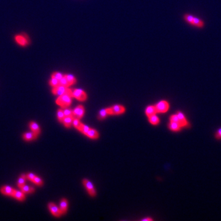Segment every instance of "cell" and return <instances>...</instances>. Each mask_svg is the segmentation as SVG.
Returning <instances> with one entry per match:
<instances>
[{"instance_id":"cell-1","label":"cell","mask_w":221,"mask_h":221,"mask_svg":"<svg viewBox=\"0 0 221 221\" xmlns=\"http://www.w3.org/2000/svg\"><path fill=\"white\" fill-rule=\"evenodd\" d=\"M72 91L71 92H68V93L64 94L60 96L57 99L56 103L57 105L62 107L63 108H68L70 106L71 102H72Z\"/></svg>"},{"instance_id":"cell-2","label":"cell","mask_w":221,"mask_h":221,"mask_svg":"<svg viewBox=\"0 0 221 221\" xmlns=\"http://www.w3.org/2000/svg\"><path fill=\"white\" fill-rule=\"evenodd\" d=\"M72 97L79 101H85L87 97L86 92L80 89H76L72 91Z\"/></svg>"},{"instance_id":"cell-3","label":"cell","mask_w":221,"mask_h":221,"mask_svg":"<svg viewBox=\"0 0 221 221\" xmlns=\"http://www.w3.org/2000/svg\"><path fill=\"white\" fill-rule=\"evenodd\" d=\"M157 112L159 113H164L167 111L169 109V104L166 101H161L155 106Z\"/></svg>"},{"instance_id":"cell-4","label":"cell","mask_w":221,"mask_h":221,"mask_svg":"<svg viewBox=\"0 0 221 221\" xmlns=\"http://www.w3.org/2000/svg\"><path fill=\"white\" fill-rule=\"evenodd\" d=\"M72 90L68 89V87H64L61 85H59L57 87H53L52 89V93L55 95H57L59 96H60L64 94L68 93V92H71Z\"/></svg>"},{"instance_id":"cell-5","label":"cell","mask_w":221,"mask_h":221,"mask_svg":"<svg viewBox=\"0 0 221 221\" xmlns=\"http://www.w3.org/2000/svg\"><path fill=\"white\" fill-rule=\"evenodd\" d=\"M29 37L26 34H19L16 35L15 37V40L16 42L22 46H26L29 44Z\"/></svg>"},{"instance_id":"cell-6","label":"cell","mask_w":221,"mask_h":221,"mask_svg":"<svg viewBox=\"0 0 221 221\" xmlns=\"http://www.w3.org/2000/svg\"><path fill=\"white\" fill-rule=\"evenodd\" d=\"M109 109V114L110 115H118L122 114L125 112V108L122 105H116Z\"/></svg>"},{"instance_id":"cell-7","label":"cell","mask_w":221,"mask_h":221,"mask_svg":"<svg viewBox=\"0 0 221 221\" xmlns=\"http://www.w3.org/2000/svg\"><path fill=\"white\" fill-rule=\"evenodd\" d=\"M83 184H84V186H86L87 190H88L89 194L94 197L96 195V191H95V189L94 188V186L93 185V184H92L89 180L88 179H84L83 180Z\"/></svg>"},{"instance_id":"cell-8","label":"cell","mask_w":221,"mask_h":221,"mask_svg":"<svg viewBox=\"0 0 221 221\" xmlns=\"http://www.w3.org/2000/svg\"><path fill=\"white\" fill-rule=\"evenodd\" d=\"M84 108L82 105L78 106L75 109L72 110V116L74 118L80 119L84 116Z\"/></svg>"},{"instance_id":"cell-9","label":"cell","mask_w":221,"mask_h":221,"mask_svg":"<svg viewBox=\"0 0 221 221\" xmlns=\"http://www.w3.org/2000/svg\"><path fill=\"white\" fill-rule=\"evenodd\" d=\"M49 208L53 215L56 217H59L61 214L60 208L55 205L53 203H50L48 205Z\"/></svg>"},{"instance_id":"cell-10","label":"cell","mask_w":221,"mask_h":221,"mask_svg":"<svg viewBox=\"0 0 221 221\" xmlns=\"http://www.w3.org/2000/svg\"><path fill=\"white\" fill-rule=\"evenodd\" d=\"M14 191H15V190L13 188H12L11 187H9V186H3L1 189V192L2 193H3V194H4V195H9V196H10V195L12 196Z\"/></svg>"},{"instance_id":"cell-11","label":"cell","mask_w":221,"mask_h":221,"mask_svg":"<svg viewBox=\"0 0 221 221\" xmlns=\"http://www.w3.org/2000/svg\"><path fill=\"white\" fill-rule=\"evenodd\" d=\"M38 136V135L36 134L34 132H28L23 135V138L25 141H31L36 139Z\"/></svg>"},{"instance_id":"cell-12","label":"cell","mask_w":221,"mask_h":221,"mask_svg":"<svg viewBox=\"0 0 221 221\" xmlns=\"http://www.w3.org/2000/svg\"><path fill=\"white\" fill-rule=\"evenodd\" d=\"M68 203L66 199L63 198L61 200L60 203V209L61 214H64L66 213L68 209Z\"/></svg>"},{"instance_id":"cell-13","label":"cell","mask_w":221,"mask_h":221,"mask_svg":"<svg viewBox=\"0 0 221 221\" xmlns=\"http://www.w3.org/2000/svg\"><path fill=\"white\" fill-rule=\"evenodd\" d=\"M177 115L179 119V121H180V125L181 126V127H186L188 125V122L187 121V120L186 119V117H185V116L184 115V114L181 112H178L177 113Z\"/></svg>"},{"instance_id":"cell-14","label":"cell","mask_w":221,"mask_h":221,"mask_svg":"<svg viewBox=\"0 0 221 221\" xmlns=\"http://www.w3.org/2000/svg\"><path fill=\"white\" fill-rule=\"evenodd\" d=\"M86 135L91 139H97V138L98 137V133L97 130H95V129H92L90 128L88 130V132L86 133Z\"/></svg>"},{"instance_id":"cell-15","label":"cell","mask_w":221,"mask_h":221,"mask_svg":"<svg viewBox=\"0 0 221 221\" xmlns=\"http://www.w3.org/2000/svg\"><path fill=\"white\" fill-rule=\"evenodd\" d=\"M73 116H65L64 117L63 120V123L64 124V126H65L66 127H70L71 124H72V121H73Z\"/></svg>"},{"instance_id":"cell-16","label":"cell","mask_w":221,"mask_h":221,"mask_svg":"<svg viewBox=\"0 0 221 221\" xmlns=\"http://www.w3.org/2000/svg\"><path fill=\"white\" fill-rule=\"evenodd\" d=\"M156 113H157V112L155 106H149L147 107V108L146 109V114L147 115V116L149 117L152 115L155 114Z\"/></svg>"},{"instance_id":"cell-17","label":"cell","mask_w":221,"mask_h":221,"mask_svg":"<svg viewBox=\"0 0 221 221\" xmlns=\"http://www.w3.org/2000/svg\"><path fill=\"white\" fill-rule=\"evenodd\" d=\"M12 197H14V198H15L16 199L20 201H23L25 198V195L23 192H20V191L15 190L13 193Z\"/></svg>"},{"instance_id":"cell-18","label":"cell","mask_w":221,"mask_h":221,"mask_svg":"<svg viewBox=\"0 0 221 221\" xmlns=\"http://www.w3.org/2000/svg\"><path fill=\"white\" fill-rule=\"evenodd\" d=\"M168 127L170 130L174 132H177V131L180 130V129L181 128V126L177 122H171V121L168 125Z\"/></svg>"},{"instance_id":"cell-19","label":"cell","mask_w":221,"mask_h":221,"mask_svg":"<svg viewBox=\"0 0 221 221\" xmlns=\"http://www.w3.org/2000/svg\"><path fill=\"white\" fill-rule=\"evenodd\" d=\"M29 126L30 127V128L31 129L32 132H34L37 135H39L40 133V127L39 125L37 124L36 122H31L29 124Z\"/></svg>"},{"instance_id":"cell-20","label":"cell","mask_w":221,"mask_h":221,"mask_svg":"<svg viewBox=\"0 0 221 221\" xmlns=\"http://www.w3.org/2000/svg\"><path fill=\"white\" fill-rule=\"evenodd\" d=\"M108 115H109V109L106 108V109H101L100 110L98 117L100 119H105Z\"/></svg>"},{"instance_id":"cell-21","label":"cell","mask_w":221,"mask_h":221,"mask_svg":"<svg viewBox=\"0 0 221 221\" xmlns=\"http://www.w3.org/2000/svg\"><path fill=\"white\" fill-rule=\"evenodd\" d=\"M149 121L150 123L152 124V125H157L160 122L159 118L155 114H154V115H152V116H149Z\"/></svg>"},{"instance_id":"cell-22","label":"cell","mask_w":221,"mask_h":221,"mask_svg":"<svg viewBox=\"0 0 221 221\" xmlns=\"http://www.w3.org/2000/svg\"><path fill=\"white\" fill-rule=\"evenodd\" d=\"M193 25H195L197 27L201 28V27L203 26L204 23H203V22L201 20L199 19V18H196V17H194V18H193Z\"/></svg>"},{"instance_id":"cell-23","label":"cell","mask_w":221,"mask_h":221,"mask_svg":"<svg viewBox=\"0 0 221 221\" xmlns=\"http://www.w3.org/2000/svg\"><path fill=\"white\" fill-rule=\"evenodd\" d=\"M64 76H65V78L68 80L70 86L74 84H75V83L76 82V79L75 77L73 75H64Z\"/></svg>"},{"instance_id":"cell-24","label":"cell","mask_w":221,"mask_h":221,"mask_svg":"<svg viewBox=\"0 0 221 221\" xmlns=\"http://www.w3.org/2000/svg\"><path fill=\"white\" fill-rule=\"evenodd\" d=\"M26 176H25V174H22L21 175L20 178L18 179V183H17V185H18V187H19L20 188H21L23 185H25V179H26Z\"/></svg>"},{"instance_id":"cell-25","label":"cell","mask_w":221,"mask_h":221,"mask_svg":"<svg viewBox=\"0 0 221 221\" xmlns=\"http://www.w3.org/2000/svg\"><path fill=\"white\" fill-rule=\"evenodd\" d=\"M20 189H21L22 192H23V193H32L34 191V189L33 187L25 186V185H23Z\"/></svg>"},{"instance_id":"cell-26","label":"cell","mask_w":221,"mask_h":221,"mask_svg":"<svg viewBox=\"0 0 221 221\" xmlns=\"http://www.w3.org/2000/svg\"><path fill=\"white\" fill-rule=\"evenodd\" d=\"M59 84L61 86L67 87H68L70 86L68 80L67 79L65 76H64V75L63 76V77L60 80H59Z\"/></svg>"},{"instance_id":"cell-27","label":"cell","mask_w":221,"mask_h":221,"mask_svg":"<svg viewBox=\"0 0 221 221\" xmlns=\"http://www.w3.org/2000/svg\"><path fill=\"white\" fill-rule=\"evenodd\" d=\"M49 84L53 87H57V86H58L60 85V84H59V80H58L57 79L53 77H52L51 78V79H50V80L49 82Z\"/></svg>"},{"instance_id":"cell-28","label":"cell","mask_w":221,"mask_h":221,"mask_svg":"<svg viewBox=\"0 0 221 221\" xmlns=\"http://www.w3.org/2000/svg\"><path fill=\"white\" fill-rule=\"evenodd\" d=\"M72 124L75 128H76L78 130H79V128L82 125V123L80 122L79 119L77 118H74L73 121H72Z\"/></svg>"},{"instance_id":"cell-29","label":"cell","mask_w":221,"mask_h":221,"mask_svg":"<svg viewBox=\"0 0 221 221\" xmlns=\"http://www.w3.org/2000/svg\"><path fill=\"white\" fill-rule=\"evenodd\" d=\"M65 117L64 116V113H63V109H60L58 110L57 111V117L59 120V121H60L61 122H63V120L64 119V117Z\"/></svg>"},{"instance_id":"cell-30","label":"cell","mask_w":221,"mask_h":221,"mask_svg":"<svg viewBox=\"0 0 221 221\" xmlns=\"http://www.w3.org/2000/svg\"><path fill=\"white\" fill-rule=\"evenodd\" d=\"M90 128L87 125H84V124H82V125H81V126H80V128H79V130H80L82 133H84V134L86 135V133L88 132V130H89Z\"/></svg>"},{"instance_id":"cell-31","label":"cell","mask_w":221,"mask_h":221,"mask_svg":"<svg viewBox=\"0 0 221 221\" xmlns=\"http://www.w3.org/2000/svg\"><path fill=\"white\" fill-rule=\"evenodd\" d=\"M193 18H194V17H193L192 15H189V14H186L184 15V19H185L188 23H189L191 25H193Z\"/></svg>"},{"instance_id":"cell-32","label":"cell","mask_w":221,"mask_h":221,"mask_svg":"<svg viewBox=\"0 0 221 221\" xmlns=\"http://www.w3.org/2000/svg\"><path fill=\"white\" fill-rule=\"evenodd\" d=\"M32 182H33L34 183H35L36 184H37V185H38V186H42V184H43V182H42V179L36 176L34 177V178L33 179Z\"/></svg>"},{"instance_id":"cell-33","label":"cell","mask_w":221,"mask_h":221,"mask_svg":"<svg viewBox=\"0 0 221 221\" xmlns=\"http://www.w3.org/2000/svg\"><path fill=\"white\" fill-rule=\"evenodd\" d=\"M170 121L171 122H177L178 124H180V121H179V119L178 116L177 114H174V115H172L171 117H170Z\"/></svg>"},{"instance_id":"cell-34","label":"cell","mask_w":221,"mask_h":221,"mask_svg":"<svg viewBox=\"0 0 221 221\" xmlns=\"http://www.w3.org/2000/svg\"><path fill=\"white\" fill-rule=\"evenodd\" d=\"M63 113L64 114V116H72V110L70 109H68L67 108H65L64 109H63Z\"/></svg>"},{"instance_id":"cell-35","label":"cell","mask_w":221,"mask_h":221,"mask_svg":"<svg viewBox=\"0 0 221 221\" xmlns=\"http://www.w3.org/2000/svg\"><path fill=\"white\" fill-rule=\"evenodd\" d=\"M52 77L56 78L58 80H60L63 77V75H62L61 73H60L59 72H55L52 75Z\"/></svg>"},{"instance_id":"cell-36","label":"cell","mask_w":221,"mask_h":221,"mask_svg":"<svg viewBox=\"0 0 221 221\" xmlns=\"http://www.w3.org/2000/svg\"><path fill=\"white\" fill-rule=\"evenodd\" d=\"M35 176H35V175H34L33 173H29V174H28L26 175V178H27L28 179H29V180L31 181L33 180V179L34 178Z\"/></svg>"},{"instance_id":"cell-37","label":"cell","mask_w":221,"mask_h":221,"mask_svg":"<svg viewBox=\"0 0 221 221\" xmlns=\"http://www.w3.org/2000/svg\"><path fill=\"white\" fill-rule=\"evenodd\" d=\"M216 138L217 139H221V128L217 130L216 133Z\"/></svg>"},{"instance_id":"cell-38","label":"cell","mask_w":221,"mask_h":221,"mask_svg":"<svg viewBox=\"0 0 221 221\" xmlns=\"http://www.w3.org/2000/svg\"><path fill=\"white\" fill-rule=\"evenodd\" d=\"M151 220H152V219H151V218H149V217L145 218V219H142V221H151Z\"/></svg>"}]
</instances>
